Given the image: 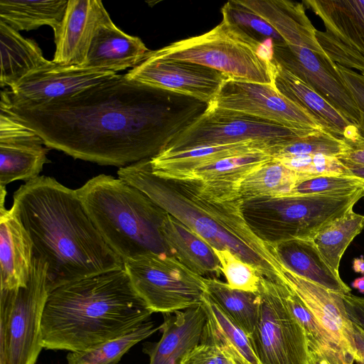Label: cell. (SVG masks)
<instances>
[{
	"label": "cell",
	"instance_id": "1",
	"mask_svg": "<svg viewBox=\"0 0 364 364\" xmlns=\"http://www.w3.org/2000/svg\"><path fill=\"white\" fill-rule=\"evenodd\" d=\"M194 98L119 75L73 95L1 110L37 134L46 146L100 165L127 166L151 159L207 108Z\"/></svg>",
	"mask_w": 364,
	"mask_h": 364
},
{
	"label": "cell",
	"instance_id": "2",
	"mask_svg": "<svg viewBox=\"0 0 364 364\" xmlns=\"http://www.w3.org/2000/svg\"><path fill=\"white\" fill-rule=\"evenodd\" d=\"M33 243V256L48 265L47 285L54 289L124 268L94 225L75 190L39 176L14 193V203Z\"/></svg>",
	"mask_w": 364,
	"mask_h": 364
},
{
	"label": "cell",
	"instance_id": "3",
	"mask_svg": "<svg viewBox=\"0 0 364 364\" xmlns=\"http://www.w3.org/2000/svg\"><path fill=\"white\" fill-rule=\"evenodd\" d=\"M150 159L119 168L118 178L139 188L213 248L228 250L263 277L282 281L284 267L274 247L256 236L245 221L237 186L160 177L152 172Z\"/></svg>",
	"mask_w": 364,
	"mask_h": 364
},
{
	"label": "cell",
	"instance_id": "4",
	"mask_svg": "<svg viewBox=\"0 0 364 364\" xmlns=\"http://www.w3.org/2000/svg\"><path fill=\"white\" fill-rule=\"evenodd\" d=\"M152 314L124 267L105 272L49 292L42 346L46 350H85L135 331Z\"/></svg>",
	"mask_w": 364,
	"mask_h": 364
},
{
	"label": "cell",
	"instance_id": "5",
	"mask_svg": "<svg viewBox=\"0 0 364 364\" xmlns=\"http://www.w3.org/2000/svg\"><path fill=\"white\" fill-rule=\"evenodd\" d=\"M76 191L94 225L123 262L151 252L170 255L160 232L167 213L139 188L102 173Z\"/></svg>",
	"mask_w": 364,
	"mask_h": 364
},
{
	"label": "cell",
	"instance_id": "6",
	"mask_svg": "<svg viewBox=\"0 0 364 364\" xmlns=\"http://www.w3.org/2000/svg\"><path fill=\"white\" fill-rule=\"evenodd\" d=\"M364 197V188L347 196L285 195L243 200L249 228L273 246L293 240H311L328 223L346 213Z\"/></svg>",
	"mask_w": 364,
	"mask_h": 364
},
{
	"label": "cell",
	"instance_id": "7",
	"mask_svg": "<svg viewBox=\"0 0 364 364\" xmlns=\"http://www.w3.org/2000/svg\"><path fill=\"white\" fill-rule=\"evenodd\" d=\"M262 44L225 20L202 35L173 42L147 55L201 65L233 78L272 85L270 57Z\"/></svg>",
	"mask_w": 364,
	"mask_h": 364
},
{
	"label": "cell",
	"instance_id": "8",
	"mask_svg": "<svg viewBox=\"0 0 364 364\" xmlns=\"http://www.w3.org/2000/svg\"><path fill=\"white\" fill-rule=\"evenodd\" d=\"M47 264L35 256L26 286L0 291V364H36L48 296Z\"/></svg>",
	"mask_w": 364,
	"mask_h": 364
},
{
	"label": "cell",
	"instance_id": "9",
	"mask_svg": "<svg viewBox=\"0 0 364 364\" xmlns=\"http://www.w3.org/2000/svg\"><path fill=\"white\" fill-rule=\"evenodd\" d=\"M124 267L152 313L171 314L196 306L207 291L204 277L167 254L148 253L124 261Z\"/></svg>",
	"mask_w": 364,
	"mask_h": 364
},
{
	"label": "cell",
	"instance_id": "10",
	"mask_svg": "<svg viewBox=\"0 0 364 364\" xmlns=\"http://www.w3.org/2000/svg\"><path fill=\"white\" fill-rule=\"evenodd\" d=\"M313 132L315 131L291 129L249 115L207 107L160 152L250 140L279 148Z\"/></svg>",
	"mask_w": 364,
	"mask_h": 364
},
{
	"label": "cell",
	"instance_id": "11",
	"mask_svg": "<svg viewBox=\"0 0 364 364\" xmlns=\"http://www.w3.org/2000/svg\"><path fill=\"white\" fill-rule=\"evenodd\" d=\"M257 323L249 336L260 364H309L305 331L288 309L277 283L262 277Z\"/></svg>",
	"mask_w": 364,
	"mask_h": 364
},
{
	"label": "cell",
	"instance_id": "12",
	"mask_svg": "<svg viewBox=\"0 0 364 364\" xmlns=\"http://www.w3.org/2000/svg\"><path fill=\"white\" fill-rule=\"evenodd\" d=\"M207 107L249 115L295 129L327 131L314 116L272 85L228 77Z\"/></svg>",
	"mask_w": 364,
	"mask_h": 364
},
{
	"label": "cell",
	"instance_id": "13",
	"mask_svg": "<svg viewBox=\"0 0 364 364\" xmlns=\"http://www.w3.org/2000/svg\"><path fill=\"white\" fill-rule=\"evenodd\" d=\"M322 21L318 43L331 61L364 75V1H304Z\"/></svg>",
	"mask_w": 364,
	"mask_h": 364
},
{
	"label": "cell",
	"instance_id": "14",
	"mask_svg": "<svg viewBox=\"0 0 364 364\" xmlns=\"http://www.w3.org/2000/svg\"><path fill=\"white\" fill-rule=\"evenodd\" d=\"M272 50L273 59L311 86L360 131V112L339 77L336 63L303 46L272 44Z\"/></svg>",
	"mask_w": 364,
	"mask_h": 364
},
{
	"label": "cell",
	"instance_id": "15",
	"mask_svg": "<svg viewBox=\"0 0 364 364\" xmlns=\"http://www.w3.org/2000/svg\"><path fill=\"white\" fill-rule=\"evenodd\" d=\"M117 75L113 71L49 60L7 90L13 105H36L68 97Z\"/></svg>",
	"mask_w": 364,
	"mask_h": 364
},
{
	"label": "cell",
	"instance_id": "16",
	"mask_svg": "<svg viewBox=\"0 0 364 364\" xmlns=\"http://www.w3.org/2000/svg\"><path fill=\"white\" fill-rule=\"evenodd\" d=\"M126 77L139 83L194 98L208 104L228 76L201 65L154 58L147 54Z\"/></svg>",
	"mask_w": 364,
	"mask_h": 364
},
{
	"label": "cell",
	"instance_id": "17",
	"mask_svg": "<svg viewBox=\"0 0 364 364\" xmlns=\"http://www.w3.org/2000/svg\"><path fill=\"white\" fill-rule=\"evenodd\" d=\"M41 138L9 113L0 112V186L39 176L50 163Z\"/></svg>",
	"mask_w": 364,
	"mask_h": 364
},
{
	"label": "cell",
	"instance_id": "18",
	"mask_svg": "<svg viewBox=\"0 0 364 364\" xmlns=\"http://www.w3.org/2000/svg\"><path fill=\"white\" fill-rule=\"evenodd\" d=\"M283 282L299 296L343 353L348 364L355 357L353 323L341 294L333 291L283 269Z\"/></svg>",
	"mask_w": 364,
	"mask_h": 364
},
{
	"label": "cell",
	"instance_id": "19",
	"mask_svg": "<svg viewBox=\"0 0 364 364\" xmlns=\"http://www.w3.org/2000/svg\"><path fill=\"white\" fill-rule=\"evenodd\" d=\"M272 86L284 97L314 116L325 129L344 139L353 149L364 146L360 129L348 122L311 86L272 58Z\"/></svg>",
	"mask_w": 364,
	"mask_h": 364
},
{
	"label": "cell",
	"instance_id": "20",
	"mask_svg": "<svg viewBox=\"0 0 364 364\" xmlns=\"http://www.w3.org/2000/svg\"><path fill=\"white\" fill-rule=\"evenodd\" d=\"M109 16L100 0H68L61 24L54 33L52 61L84 66L95 33Z\"/></svg>",
	"mask_w": 364,
	"mask_h": 364
},
{
	"label": "cell",
	"instance_id": "21",
	"mask_svg": "<svg viewBox=\"0 0 364 364\" xmlns=\"http://www.w3.org/2000/svg\"><path fill=\"white\" fill-rule=\"evenodd\" d=\"M160 326L161 337L157 343H146L143 352L149 364H180L183 356L200 343L207 320L200 304L182 311L164 314Z\"/></svg>",
	"mask_w": 364,
	"mask_h": 364
},
{
	"label": "cell",
	"instance_id": "22",
	"mask_svg": "<svg viewBox=\"0 0 364 364\" xmlns=\"http://www.w3.org/2000/svg\"><path fill=\"white\" fill-rule=\"evenodd\" d=\"M33 259V243L16 206L0 209V290L26 286Z\"/></svg>",
	"mask_w": 364,
	"mask_h": 364
},
{
	"label": "cell",
	"instance_id": "23",
	"mask_svg": "<svg viewBox=\"0 0 364 364\" xmlns=\"http://www.w3.org/2000/svg\"><path fill=\"white\" fill-rule=\"evenodd\" d=\"M278 149L269 144L247 141L239 143L200 146L176 152H160L150 159L152 172L158 176L186 180L195 170L218 161L253 152Z\"/></svg>",
	"mask_w": 364,
	"mask_h": 364
},
{
	"label": "cell",
	"instance_id": "24",
	"mask_svg": "<svg viewBox=\"0 0 364 364\" xmlns=\"http://www.w3.org/2000/svg\"><path fill=\"white\" fill-rule=\"evenodd\" d=\"M149 52L140 38L122 31L109 16L95 33L84 66L117 73L136 67Z\"/></svg>",
	"mask_w": 364,
	"mask_h": 364
},
{
	"label": "cell",
	"instance_id": "25",
	"mask_svg": "<svg viewBox=\"0 0 364 364\" xmlns=\"http://www.w3.org/2000/svg\"><path fill=\"white\" fill-rule=\"evenodd\" d=\"M239 1L269 23L286 44L308 48L331 60L318 43L316 29L307 17L301 4L287 0Z\"/></svg>",
	"mask_w": 364,
	"mask_h": 364
},
{
	"label": "cell",
	"instance_id": "26",
	"mask_svg": "<svg viewBox=\"0 0 364 364\" xmlns=\"http://www.w3.org/2000/svg\"><path fill=\"white\" fill-rule=\"evenodd\" d=\"M273 247L284 269L333 291L350 293V288L328 264L311 240L293 239Z\"/></svg>",
	"mask_w": 364,
	"mask_h": 364
},
{
	"label": "cell",
	"instance_id": "27",
	"mask_svg": "<svg viewBox=\"0 0 364 364\" xmlns=\"http://www.w3.org/2000/svg\"><path fill=\"white\" fill-rule=\"evenodd\" d=\"M160 232L170 255L200 275L221 273L220 261L213 248L200 236L167 213L161 225Z\"/></svg>",
	"mask_w": 364,
	"mask_h": 364
},
{
	"label": "cell",
	"instance_id": "28",
	"mask_svg": "<svg viewBox=\"0 0 364 364\" xmlns=\"http://www.w3.org/2000/svg\"><path fill=\"white\" fill-rule=\"evenodd\" d=\"M0 85L9 89L32 71L49 62L33 40L0 21Z\"/></svg>",
	"mask_w": 364,
	"mask_h": 364
},
{
	"label": "cell",
	"instance_id": "29",
	"mask_svg": "<svg viewBox=\"0 0 364 364\" xmlns=\"http://www.w3.org/2000/svg\"><path fill=\"white\" fill-rule=\"evenodd\" d=\"M68 1L0 0V21L18 32L48 26L55 33L61 24Z\"/></svg>",
	"mask_w": 364,
	"mask_h": 364
},
{
	"label": "cell",
	"instance_id": "30",
	"mask_svg": "<svg viewBox=\"0 0 364 364\" xmlns=\"http://www.w3.org/2000/svg\"><path fill=\"white\" fill-rule=\"evenodd\" d=\"M202 304L207 314L203 337L225 347L245 364H260L245 331L205 294Z\"/></svg>",
	"mask_w": 364,
	"mask_h": 364
},
{
	"label": "cell",
	"instance_id": "31",
	"mask_svg": "<svg viewBox=\"0 0 364 364\" xmlns=\"http://www.w3.org/2000/svg\"><path fill=\"white\" fill-rule=\"evenodd\" d=\"M315 176L296 172L273 159L248 175L239 185L243 200L289 195L300 181Z\"/></svg>",
	"mask_w": 364,
	"mask_h": 364
},
{
	"label": "cell",
	"instance_id": "32",
	"mask_svg": "<svg viewBox=\"0 0 364 364\" xmlns=\"http://www.w3.org/2000/svg\"><path fill=\"white\" fill-rule=\"evenodd\" d=\"M206 294L250 336L257 323L260 309L259 292L232 289L216 277H205Z\"/></svg>",
	"mask_w": 364,
	"mask_h": 364
},
{
	"label": "cell",
	"instance_id": "33",
	"mask_svg": "<svg viewBox=\"0 0 364 364\" xmlns=\"http://www.w3.org/2000/svg\"><path fill=\"white\" fill-rule=\"evenodd\" d=\"M285 305L304 328L309 350L318 353L331 364H348L333 339L296 292L284 282H275Z\"/></svg>",
	"mask_w": 364,
	"mask_h": 364
},
{
	"label": "cell",
	"instance_id": "34",
	"mask_svg": "<svg viewBox=\"0 0 364 364\" xmlns=\"http://www.w3.org/2000/svg\"><path fill=\"white\" fill-rule=\"evenodd\" d=\"M363 228L364 215L351 208L328 223L311 240L328 264L338 273L343 253Z\"/></svg>",
	"mask_w": 364,
	"mask_h": 364
},
{
	"label": "cell",
	"instance_id": "35",
	"mask_svg": "<svg viewBox=\"0 0 364 364\" xmlns=\"http://www.w3.org/2000/svg\"><path fill=\"white\" fill-rule=\"evenodd\" d=\"M269 151L253 152L218 161L193 171L186 180L218 182L237 187L250 173L271 161Z\"/></svg>",
	"mask_w": 364,
	"mask_h": 364
},
{
	"label": "cell",
	"instance_id": "36",
	"mask_svg": "<svg viewBox=\"0 0 364 364\" xmlns=\"http://www.w3.org/2000/svg\"><path fill=\"white\" fill-rule=\"evenodd\" d=\"M160 330L148 321L135 331L80 352H68V364H118L122 356L134 345Z\"/></svg>",
	"mask_w": 364,
	"mask_h": 364
},
{
	"label": "cell",
	"instance_id": "37",
	"mask_svg": "<svg viewBox=\"0 0 364 364\" xmlns=\"http://www.w3.org/2000/svg\"><path fill=\"white\" fill-rule=\"evenodd\" d=\"M352 146L344 139L326 130L313 132L276 149L273 157L323 154L341 159Z\"/></svg>",
	"mask_w": 364,
	"mask_h": 364
},
{
	"label": "cell",
	"instance_id": "38",
	"mask_svg": "<svg viewBox=\"0 0 364 364\" xmlns=\"http://www.w3.org/2000/svg\"><path fill=\"white\" fill-rule=\"evenodd\" d=\"M223 20L241 28L254 40L264 44L269 40L272 44L285 42L274 28L259 16L242 5L239 0L228 1L221 9Z\"/></svg>",
	"mask_w": 364,
	"mask_h": 364
},
{
	"label": "cell",
	"instance_id": "39",
	"mask_svg": "<svg viewBox=\"0 0 364 364\" xmlns=\"http://www.w3.org/2000/svg\"><path fill=\"white\" fill-rule=\"evenodd\" d=\"M221 266L227 284L235 289L250 292H259L261 279L263 277L256 267L241 259L228 250L213 248Z\"/></svg>",
	"mask_w": 364,
	"mask_h": 364
},
{
	"label": "cell",
	"instance_id": "40",
	"mask_svg": "<svg viewBox=\"0 0 364 364\" xmlns=\"http://www.w3.org/2000/svg\"><path fill=\"white\" fill-rule=\"evenodd\" d=\"M364 188V183L351 176H318L298 183L289 195L343 196Z\"/></svg>",
	"mask_w": 364,
	"mask_h": 364
},
{
	"label": "cell",
	"instance_id": "41",
	"mask_svg": "<svg viewBox=\"0 0 364 364\" xmlns=\"http://www.w3.org/2000/svg\"><path fill=\"white\" fill-rule=\"evenodd\" d=\"M286 167L301 173L318 176H348L346 166L338 159L323 154L274 157Z\"/></svg>",
	"mask_w": 364,
	"mask_h": 364
},
{
	"label": "cell",
	"instance_id": "42",
	"mask_svg": "<svg viewBox=\"0 0 364 364\" xmlns=\"http://www.w3.org/2000/svg\"><path fill=\"white\" fill-rule=\"evenodd\" d=\"M336 69L360 112V132L364 139V75L338 64H336Z\"/></svg>",
	"mask_w": 364,
	"mask_h": 364
},
{
	"label": "cell",
	"instance_id": "43",
	"mask_svg": "<svg viewBox=\"0 0 364 364\" xmlns=\"http://www.w3.org/2000/svg\"><path fill=\"white\" fill-rule=\"evenodd\" d=\"M180 364H218L214 347L200 343L189 350Z\"/></svg>",
	"mask_w": 364,
	"mask_h": 364
},
{
	"label": "cell",
	"instance_id": "44",
	"mask_svg": "<svg viewBox=\"0 0 364 364\" xmlns=\"http://www.w3.org/2000/svg\"><path fill=\"white\" fill-rule=\"evenodd\" d=\"M347 314L354 324L364 331V297L350 294H343Z\"/></svg>",
	"mask_w": 364,
	"mask_h": 364
},
{
	"label": "cell",
	"instance_id": "45",
	"mask_svg": "<svg viewBox=\"0 0 364 364\" xmlns=\"http://www.w3.org/2000/svg\"><path fill=\"white\" fill-rule=\"evenodd\" d=\"M352 322V321H351ZM353 323L355 344V357L353 364H364V331Z\"/></svg>",
	"mask_w": 364,
	"mask_h": 364
},
{
	"label": "cell",
	"instance_id": "46",
	"mask_svg": "<svg viewBox=\"0 0 364 364\" xmlns=\"http://www.w3.org/2000/svg\"><path fill=\"white\" fill-rule=\"evenodd\" d=\"M339 159L344 164L364 166V146L352 149L351 151Z\"/></svg>",
	"mask_w": 364,
	"mask_h": 364
},
{
	"label": "cell",
	"instance_id": "47",
	"mask_svg": "<svg viewBox=\"0 0 364 364\" xmlns=\"http://www.w3.org/2000/svg\"><path fill=\"white\" fill-rule=\"evenodd\" d=\"M208 344H210L214 347L218 364H234L231 355L228 353L225 348L215 343Z\"/></svg>",
	"mask_w": 364,
	"mask_h": 364
},
{
	"label": "cell",
	"instance_id": "48",
	"mask_svg": "<svg viewBox=\"0 0 364 364\" xmlns=\"http://www.w3.org/2000/svg\"><path fill=\"white\" fill-rule=\"evenodd\" d=\"M349 171L348 176H354L364 183V166L345 164Z\"/></svg>",
	"mask_w": 364,
	"mask_h": 364
},
{
	"label": "cell",
	"instance_id": "49",
	"mask_svg": "<svg viewBox=\"0 0 364 364\" xmlns=\"http://www.w3.org/2000/svg\"><path fill=\"white\" fill-rule=\"evenodd\" d=\"M309 364H331L326 358L317 353L309 351Z\"/></svg>",
	"mask_w": 364,
	"mask_h": 364
},
{
	"label": "cell",
	"instance_id": "50",
	"mask_svg": "<svg viewBox=\"0 0 364 364\" xmlns=\"http://www.w3.org/2000/svg\"><path fill=\"white\" fill-rule=\"evenodd\" d=\"M353 269L356 273L364 274V257L363 255L354 258L353 262Z\"/></svg>",
	"mask_w": 364,
	"mask_h": 364
},
{
	"label": "cell",
	"instance_id": "51",
	"mask_svg": "<svg viewBox=\"0 0 364 364\" xmlns=\"http://www.w3.org/2000/svg\"><path fill=\"white\" fill-rule=\"evenodd\" d=\"M351 286L353 288L357 289L360 293L364 294V275L355 279Z\"/></svg>",
	"mask_w": 364,
	"mask_h": 364
},
{
	"label": "cell",
	"instance_id": "52",
	"mask_svg": "<svg viewBox=\"0 0 364 364\" xmlns=\"http://www.w3.org/2000/svg\"><path fill=\"white\" fill-rule=\"evenodd\" d=\"M223 347V346H222ZM224 348V347H223ZM226 349V348H225ZM226 350L228 352V353L231 355L232 360H233V363L234 364H245L243 361H242L240 359H239L238 357H237L236 355L232 354L231 353H230L227 349Z\"/></svg>",
	"mask_w": 364,
	"mask_h": 364
},
{
	"label": "cell",
	"instance_id": "53",
	"mask_svg": "<svg viewBox=\"0 0 364 364\" xmlns=\"http://www.w3.org/2000/svg\"><path fill=\"white\" fill-rule=\"evenodd\" d=\"M363 75V74H362Z\"/></svg>",
	"mask_w": 364,
	"mask_h": 364
}]
</instances>
